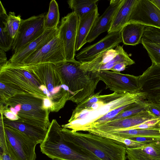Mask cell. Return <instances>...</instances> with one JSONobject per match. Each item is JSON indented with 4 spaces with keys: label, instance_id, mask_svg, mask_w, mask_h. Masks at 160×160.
I'll use <instances>...</instances> for the list:
<instances>
[{
    "label": "cell",
    "instance_id": "21",
    "mask_svg": "<svg viewBox=\"0 0 160 160\" xmlns=\"http://www.w3.org/2000/svg\"><path fill=\"white\" fill-rule=\"evenodd\" d=\"M99 15L97 7L88 13L79 17L76 52L79 50L86 43V38Z\"/></svg>",
    "mask_w": 160,
    "mask_h": 160
},
{
    "label": "cell",
    "instance_id": "7",
    "mask_svg": "<svg viewBox=\"0 0 160 160\" xmlns=\"http://www.w3.org/2000/svg\"><path fill=\"white\" fill-rule=\"evenodd\" d=\"M0 82L22 93L42 98H48L40 89L43 84L29 69L13 66L7 63L0 68Z\"/></svg>",
    "mask_w": 160,
    "mask_h": 160
},
{
    "label": "cell",
    "instance_id": "11",
    "mask_svg": "<svg viewBox=\"0 0 160 160\" xmlns=\"http://www.w3.org/2000/svg\"><path fill=\"white\" fill-rule=\"evenodd\" d=\"M100 81L114 92L134 93L140 92L139 76L109 70L96 72Z\"/></svg>",
    "mask_w": 160,
    "mask_h": 160
},
{
    "label": "cell",
    "instance_id": "30",
    "mask_svg": "<svg viewBox=\"0 0 160 160\" xmlns=\"http://www.w3.org/2000/svg\"><path fill=\"white\" fill-rule=\"evenodd\" d=\"M21 16H16L14 12H10L7 18L2 21L4 27L10 36L14 39L19 29L21 20Z\"/></svg>",
    "mask_w": 160,
    "mask_h": 160
},
{
    "label": "cell",
    "instance_id": "20",
    "mask_svg": "<svg viewBox=\"0 0 160 160\" xmlns=\"http://www.w3.org/2000/svg\"><path fill=\"white\" fill-rule=\"evenodd\" d=\"M126 151L129 160H160V141L137 148L126 147Z\"/></svg>",
    "mask_w": 160,
    "mask_h": 160
},
{
    "label": "cell",
    "instance_id": "22",
    "mask_svg": "<svg viewBox=\"0 0 160 160\" xmlns=\"http://www.w3.org/2000/svg\"><path fill=\"white\" fill-rule=\"evenodd\" d=\"M137 0H123L117 11L108 33L121 30L128 24Z\"/></svg>",
    "mask_w": 160,
    "mask_h": 160
},
{
    "label": "cell",
    "instance_id": "31",
    "mask_svg": "<svg viewBox=\"0 0 160 160\" xmlns=\"http://www.w3.org/2000/svg\"><path fill=\"white\" fill-rule=\"evenodd\" d=\"M141 43L146 50L152 63L160 66V44L142 38Z\"/></svg>",
    "mask_w": 160,
    "mask_h": 160
},
{
    "label": "cell",
    "instance_id": "32",
    "mask_svg": "<svg viewBox=\"0 0 160 160\" xmlns=\"http://www.w3.org/2000/svg\"><path fill=\"white\" fill-rule=\"evenodd\" d=\"M147 102L144 100L141 101L135 106L120 112L111 121L128 117L146 110Z\"/></svg>",
    "mask_w": 160,
    "mask_h": 160
},
{
    "label": "cell",
    "instance_id": "1",
    "mask_svg": "<svg viewBox=\"0 0 160 160\" xmlns=\"http://www.w3.org/2000/svg\"><path fill=\"white\" fill-rule=\"evenodd\" d=\"M101 92L94 93L78 104L68 123L62 127L75 132H87L93 127L111 121L120 112L146 99L145 94L141 92L101 95Z\"/></svg>",
    "mask_w": 160,
    "mask_h": 160
},
{
    "label": "cell",
    "instance_id": "15",
    "mask_svg": "<svg viewBox=\"0 0 160 160\" xmlns=\"http://www.w3.org/2000/svg\"><path fill=\"white\" fill-rule=\"evenodd\" d=\"M121 30L108 33L98 42L82 49L75 57L81 63L89 61L106 51L113 49L122 42Z\"/></svg>",
    "mask_w": 160,
    "mask_h": 160
},
{
    "label": "cell",
    "instance_id": "16",
    "mask_svg": "<svg viewBox=\"0 0 160 160\" xmlns=\"http://www.w3.org/2000/svg\"><path fill=\"white\" fill-rule=\"evenodd\" d=\"M140 92L147 101L158 103L160 101V66L153 64L139 76Z\"/></svg>",
    "mask_w": 160,
    "mask_h": 160
},
{
    "label": "cell",
    "instance_id": "12",
    "mask_svg": "<svg viewBox=\"0 0 160 160\" xmlns=\"http://www.w3.org/2000/svg\"><path fill=\"white\" fill-rule=\"evenodd\" d=\"M78 22L79 17L72 12L62 18L58 28V35L63 44L67 60H75Z\"/></svg>",
    "mask_w": 160,
    "mask_h": 160
},
{
    "label": "cell",
    "instance_id": "26",
    "mask_svg": "<svg viewBox=\"0 0 160 160\" xmlns=\"http://www.w3.org/2000/svg\"><path fill=\"white\" fill-rule=\"evenodd\" d=\"M98 0H69L67 1L69 8L78 17H81L97 7Z\"/></svg>",
    "mask_w": 160,
    "mask_h": 160
},
{
    "label": "cell",
    "instance_id": "27",
    "mask_svg": "<svg viewBox=\"0 0 160 160\" xmlns=\"http://www.w3.org/2000/svg\"><path fill=\"white\" fill-rule=\"evenodd\" d=\"M118 50L117 54L107 63L101 66L97 72L101 70L112 71L113 68L118 64L122 62H127L131 65L135 64V62L131 59L124 51L123 46L118 45L116 47Z\"/></svg>",
    "mask_w": 160,
    "mask_h": 160
},
{
    "label": "cell",
    "instance_id": "6",
    "mask_svg": "<svg viewBox=\"0 0 160 160\" xmlns=\"http://www.w3.org/2000/svg\"><path fill=\"white\" fill-rule=\"evenodd\" d=\"M43 99L29 93H19L9 98L3 104L19 106L18 121L48 129L51 123L49 119L50 112L43 108Z\"/></svg>",
    "mask_w": 160,
    "mask_h": 160
},
{
    "label": "cell",
    "instance_id": "10",
    "mask_svg": "<svg viewBox=\"0 0 160 160\" xmlns=\"http://www.w3.org/2000/svg\"><path fill=\"white\" fill-rule=\"evenodd\" d=\"M45 13L21 19L20 27L12 47L14 53L40 36L46 30Z\"/></svg>",
    "mask_w": 160,
    "mask_h": 160
},
{
    "label": "cell",
    "instance_id": "19",
    "mask_svg": "<svg viewBox=\"0 0 160 160\" xmlns=\"http://www.w3.org/2000/svg\"><path fill=\"white\" fill-rule=\"evenodd\" d=\"M4 126L13 128L22 132L36 142L40 144L45 139L48 129L18 120L12 121L5 117L3 114Z\"/></svg>",
    "mask_w": 160,
    "mask_h": 160
},
{
    "label": "cell",
    "instance_id": "40",
    "mask_svg": "<svg viewBox=\"0 0 160 160\" xmlns=\"http://www.w3.org/2000/svg\"><path fill=\"white\" fill-rule=\"evenodd\" d=\"M5 51L0 48V68L6 65L8 62Z\"/></svg>",
    "mask_w": 160,
    "mask_h": 160
},
{
    "label": "cell",
    "instance_id": "4",
    "mask_svg": "<svg viewBox=\"0 0 160 160\" xmlns=\"http://www.w3.org/2000/svg\"><path fill=\"white\" fill-rule=\"evenodd\" d=\"M62 128L56 119L52 120L45 139L40 144L42 153L53 160H101L93 154L71 146L64 138Z\"/></svg>",
    "mask_w": 160,
    "mask_h": 160
},
{
    "label": "cell",
    "instance_id": "42",
    "mask_svg": "<svg viewBox=\"0 0 160 160\" xmlns=\"http://www.w3.org/2000/svg\"><path fill=\"white\" fill-rule=\"evenodd\" d=\"M160 10V0H150Z\"/></svg>",
    "mask_w": 160,
    "mask_h": 160
},
{
    "label": "cell",
    "instance_id": "24",
    "mask_svg": "<svg viewBox=\"0 0 160 160\" xmlns=\"http://www.w3.org/2000/svg\"><path fill=\"white\" fill-rule=\"evenodd\" d=\"M118 53L116 48L104 51L91 60L81 63L80 67L88 72H96L98 68L102 65L107 63L115 57Z\"/></svg>",
    "mask_w": 160,
    "mask_h": 160
},
{
    "label": "cell",
    "instance_id": "18",
    "mask_svg": "<svg viewBox=\"0 0 160 160\" xmlns=\"http://www.w3.org/2000/svg\"><path fill=\"white\" fill-rule=\"evenodd\" d=\"M123 0H111L104 13L96 20L86 38V42L93 41L101 34L109 30L115 15Z\"/></svg>",
    "mask_w": 160,
    "mask_h": 160
},
{
    "label": "cell",
    "instance_id": "17",
    "mask_svg": "<svg viewBox=\"0 0 160 160\" xmlns=\"http://www.w3.org/2000/svg\"><path fill=\"white\" fill-rule=\"evenodd\" d=\"M58 34V28L46 30L39 38L13 53L7 64L13 66H19L31 54L41 49Z\"/></svg>",
    "mask_w": 160,
    "mask_h": 160
},
{
    "label": "cell",
    "instance_id": "2",
    "mask_svg": "<svg viewBox=\"0 0 160 160\" xmlns=\"http://www.w3.org/2000/svg\"><path fill=\"white\" fill-rule=\"evenodd\" d=\"M78 61L67 60L55 65L63 84L68 89V100L78 104L94 94L100 81L96 72L86 71Z\"/></svg>",
    "mask_w": 160,
    "mask_h": 160
},
{
    "label": "cell",
    "instance_id": "3",
    "mask_svg": "<svg viewBox=\"0 0 160 160\" xmlns=\"http://www.w3.org/2000/svg\"><path fill=\"white\" fill-rule=\"evenodd\" d=\"M61 131L65 139L76 149L93 154L101 160H126V147L124 145L90 133L62 127Z\"/></svg>",
    "mask_w": 160,
    "mask_h": 160
},
{
    "label": "cell",
    "instance_id": "9",
    "mask_svg": "<svg viewBox=\"0 0 160 160\" xmlns=\"http://www.w3.org/2000/svg\"><path fill=\"white\" fill-rule=\"evenodd\" d=\"M66 60L63 44L58 34L48 43L25 59L18 67L26 68Z\"/></svg>",
    "mask_w": 160,
    "mask_h": 160
},
{
    "label": "cell",
    "instance_id": "38",
    "mask_svg": "<svg viewBox=\"0 0 160 160\" xmlns=\"http://www.w3.org/2000/svg\"><path fill=\"white\" fill-rule=\"evenodd\" d=\"M0 160H14L8 152L7 145L0 146Z\"/></svg>",
    "mask_w": 160,
    "mask_h": 160
},
{
    "label": "cell",
    "instance_id": "29",
    "mask_svg": "<svg viewBox=\"0 0 160 160\" xmlns=\"http://www.w3.org/2000/svg\"><path fill=\"white\" fill-rule=\"evenodd\" d=\"M88 132L101 136L126 147L137 148L146 144L108 132L96 131H90Z\"/></svg>",
    "mask_w": 160,
    "mask_h": 160
},
{
    "label": "cell",
    "instance_id": "37",
    "mask_svg": "<svg viewBox=\"0 0 160 160\" xmlns=\"http://www.w3.org/2000/svg\"><path fill=\"white\" fill-rule=\"evenodd\" d=\"M133 141L145 144H148L150 143L160 141V138L155 137H134L129 138Z\"/></svg>",
    "mask_w": 160,
    "mask_h": 160
},
{
    "label": "cell",
    "instance_id": "33",
    "mask_svg": "<svg viewBox=\"0 0 160 160\" xmlns=\"http://www.w3.org/2000/svg\"><path fill=\"white\" fill-rule=\"evenodd\" d=\"M14 39L9 35L2 21H0V48L5 52L12 48Z\"/></svg>",
    "mask_w": 160,
    "mask_h": 160
},
{
    "label": "cell",
    "instance_id": "39",
    "mask_svg": "<svg viewBox=\"0 0 160 160\" xmlns=\"http://www.w3.org/2000/svg\"><path fill=\"white\" fill-rule=\"evenodd\" d=\"M2 112L3 115L8 119L12 121L18 120L19 118L17 115L14 114L12 112L9 110H7Z\"/></svg>",
    "mask_w": 160,
    "mask_h": 160
},
{
    "label": "cell",
    "instance_id": "8",
    "mask_svg": "<svg viewBox=\"0 0 160 160\" xmlns=\"http://www.w3.org/2000/svg\"><path fill=\"white\" fill-rule=\"evenodd\" d=\"M4 129L7 148L14 160H36V142L11 127L4 126Z\"/></svg>",
    "mask_w": 160,
    "mask_h": 160
},
{
    "label": "cell",
    "instance_id": "36",
    "mask_svg": "<svg viewBox=\"0 0 160 160\" xmlns=\"http://www.w3.org/2000/svg\"><path fill=\"white\" fill-rule=\"evenodd\" d=\"M146 110L150 112L156 117L159 118L160 119V104L153 102H148Z\"/></svg>",
    "mask_w": 160,
    "mask_h": 160
},
{
    "label": "cell",
    "instance_id": "28",
    "mask_svg": "<svg viewBox=\"0 0 160 160\" xmlns=\"http://www.w3.org/2000/svg\"><path fill=\"white\" fill-rule=\"evenodd\" d=\"M59 18L58 4L55 0H52L49 3L48 11L45 18L44 25L45 29L58 28Z\"/></svg>",
    "mask_w": 160,
    "mask_h": 160
},
{
    "label": "cell",
    "instance_id": "14",
    "mask_svg": "<svg viewBox=\"0 0 160 160\" xmlns=\"http://www.w3.org/2000/svg\"><path fill=\"white\" fill-rule=\"evenodd\" d=\"M158 118L150 112L146 110L128 117L98 124L90 128L87 132H108L130 129L147 121Z\"/></svg>",
    "mask_w": 160,
    "mask_h": 160
},
{
    "label": "cell",
    "instance_id": "5",
    "mask_svg": "<svg viewBox=\"0 0 160 160\" xmlns=\"http://www.w3.org/2000/svg\"><path fill=\"white\" fill-rule=\"evenodd\" d=\"M26 68L31 70L43 84L40 89L51 102L52 112H58L63 108L69 100V90L63 84L54 64L46 63Z\"/></svg>",
    "mask_w": 160,
    "mask_h": 160
},
{
    "label": "cell",
    "instance_id": "35",
    "mask_svg": "<svg viewBox=\"0 0 160 160\" xmlns=\"http://www.w3.org/2000/svg\"><path fill=\"white\" fill-rule=\"evenodd\" d=\"M21 92L0 82V105L3 104L9 98Z\"/></svg>",
    "mask_w": 160,
    "mask_h": 160
},
{
    "label": "cell",
    "instance_id": "34",
    "mask_svg": "<svg viewBox=\"0 0 160 160\" xmlns=\"http://www.w3.org/2000/svg\"><path fill=\"white\" fill-rule=\"evenodd\" d=\"M142 38L160 44V29L151 27H146Z\"/></svg>",
    "mask_w": 160,
    "mask_h": 160
},
{
    "label": "cell",
    "instance_id": "13",
    "mask_svg": "<svg viewBox=\"0 0 160 160\" xmlns=\"http://www.w3.org/2000/svg\"><path fill=\"white\" fill-rule=\"evenodd\" d=\"M131 23L160 29V10L150 0H137L128 23Z\"/></svg>",
    "mask_w": 160,
    "mask_h": 160
},
{
    "label": "cell",
    "instance_id": "23",
    "mask_svg": "<svg viewBox=\"0 0 160 160\" xmlns=\"http://www.w3.org/2000/svg\"><path fill=\"white\" fill-rule=\"evenodd\" d=\"M146 26L137 23H129L121 30L122 42L125 45L136 46L141 43Z\"/></svg>",
    "mask_w": 160,
    "mask_h": 160
},
{
    "label": "cell",
    "instance_id": "41",
    "mask_svg": "<svg viewBox=\"0 0 160 160\" xmlns=\"http://www.w3.org/2000/svg\"><path fill=\"white\" fill-rule=\"evenodd\" d=\"M8 15L2 2H0V20L4 21L7 18Z\"/></svg>",
    "mask_w": 160,
    "mask_h": 160
},
{
    "label": "cell",
    "instance_id": "43",
    "mask_svg": "<svg viewBox=\"0 0 160 160\" xmlns=\"http://www.w3.org/2000/svg\"><path fill=\"white\" fill-rule=\"evenodd\" d=\"M160 104V101L158 103Z\"/></svg>",
    "mask_w": 160,
    "mask_h": 160
},
{
    "label": "cell",
    "instance_id": "25",
    "mask_svg": "<svg viewBox=\"0 0 160 160\" xmlns=\"http://www.w3.org/2000/svg\"><path fill=\"white\" fill-rule=\"evenodd\" d=\"M129 139L134 137H155L160 138V128L130 129L104 132Z\"/></svg>",
    "mask_w": 160,
    "mask_h": 160
}]
</instances>
